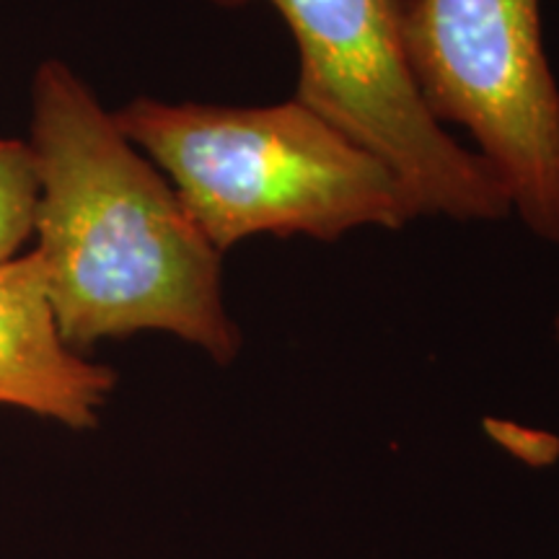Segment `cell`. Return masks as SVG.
I'll return each instance as SVG.
<instances>
[{"label":"cell","instance_id":"6da1fadb","mask_svg":"<svg viewBox=\"0 0 559 559\" xmlns=\"http://www.w3.org/2000/svg\"><path fill=\"white\" fill-rule=\"evenodd\" d=\"M34 234L55 321L75 353L138 332L174 334L218 366L241 353L223 254L177 190L62 60L32 86Z\"/></svg>","mask_w":559,"mask_h":559},{"label":"cell","instance_id":"7a4b0ae2","mask_svg":"<svg viewBox=\"0 0 559 559\" xmlns=\"http://www.w3.org/2000/svg\"><path fill=\"white\" fill-rule=\"evenodd\" d=\"M115 122L221 254L260 234L337 241L415 221L394 174L296 96L270 107L138 96Z\"/></svg>","mask_w":559,"mask_h":559},{"label":"cell","instance_id":"3957f363","mask_svg":"<svg viewBox=\"0 0 559 559\" xmlns=\"http://www.w3.org/2000/svg\"><path fill=\"white\" fill-rule=\"evenodd\" d=\"M241 9L254 0H213ZM293 34L296 99L373 153L400 181L412 215L506 221L513 202L492 166L436 122L402 47L407 0H262Z\"/></svg>","mask_w":559,"mask_h":559},{"label":"cell","instance_id":"277c9868","mask_svg":"<svg viewBox=\"0 0 559 559\" xmlns=\"http://www.w3.org/2000/svg\"><path fill=\"white\" fill-rule=\"evenodd\" d=\"M402 47L436 122L469 132L523 226L559 243V83L542 0H407Z\"/></svg>","mask_w":559,"mask_h":559},{"label":"cell","instance_id":"5b68a950","mask_svg":"<svg viewBox=\"0 0 559 559\" xmlns=\"http://www.w3.org/2000/svg\"><path fill=\"white\" fill-rule=\"evenodd\" d=\"M115 386V368L62 340L39 257L29 251L0 264V404L94 430Z\"/></svg>","mask_w":559,"mask_h":559},{"label":"cell","instance_id":"8992f818","mask_svg":"<svg viewBox=\"0 0 559 559\" xmlns=\"http://www.w3.org/2000/svg\"><path fill=\"white\" fill-rule=\"evenodd\" d=\"M37 174L29 143L0 138V264L19 254L34 234Z\"/></svg>","mask_w":559,"mask_h":559},{"label":"cell","instance_id":"52a82bcc","mask_svg":"<svg viewBox=\"0 0 559 559\" xmlns=\"http://www.w3.org/2000/svg\"><path fill=\"white\" fill-rule=\"evenodd\" d=\"M555 334H557V342H559V313H557V319H555Z\"/></svg>","mask_w":559,"mask_h":559}]
</instances>
